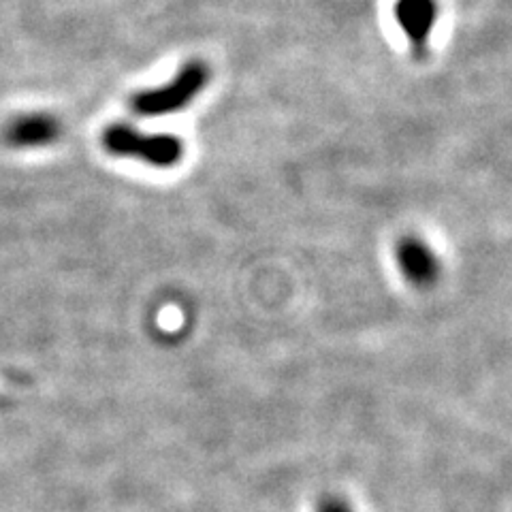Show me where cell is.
Listing matches in <instances>:
<instances>
[{
  "instance_id": "obj_3",
  "label": "cell",
  "mask_w": 512,
  "mask_h": 512,
  "mask_svg": "<svg viewBox=\"0 0 512 512\" xmlns=\"http://www.w3.org/2000/svg\"><path fill=\"white\" fill-rule=\"evenodd\" d=\"M395 265L402 278L414 288H431L442 276L438 252L416 233L399 237L395 244Z\"/></svg>"
},
{
  "instance_id": "obj_4",
  "label": "cell",
  "mask_w": 512,
  "mask_h": 512,
  "mask_svg": "<svg viewBox=\"0 0 512 512\" xmlns=\"http://www.w3.org/2000/svg\"><path fill=\"white\" fill-rule=\"evenodd\" d=\"M397 24L402 26L412 45V56L425 60L429 54V37L438 20L436 0H397Z\"/></svg>"
},
{
  "instance_id": "obj_2",
  "label": "cell",
  "mask_w": 512,
  "mask_h": 512,
  "mask_svg": "<svg viewBox=\"0 0 512 512\" xmlns=\"http://www.w3.org/2000/svg\"><path fill=\"white\" fill-rule=\"evenodd\" d=\"M210 82V69L203 62L192 60L180 69L169 84L143 90L133 96V109L139 116H167L188 107Z\"/></svg>"
},
{
  "instance_id": "obj_1",
  "label": "cell",
  "mask_w": 512,
  "mask_h": 512,
  "mask_svg": "<svg viewBox=\"0 0 512 512\" xmlns=\"http://www.w3.org/2000/svg\"><path fill=\"white\" fill-rule=\"evenodd\" d=\"M103 146L109 154L137 158L141 163L169 169L184 158V143L169 133H141L131 124H111L103 133Z\"/></svg>"
},
{
  "instance_id": "obj_5",
  "label": "cell",
  "mask_w": 512,
  "mask_h": 512,
  "mask_svg": "<svg viewBox=\"0 0 512 512\" xmlns=\"http://www.w3.org/2000/svg\"><path fill=\"white\" fill-rule=\"evenodd\" d=\"M62 126L50 114H24L13 118L5 128V141L11 148H45L60 139Z\"/></svg>"
},
{
  "instance_id": "obj_6",
  "label": "cell",
  "mask_w": 512,
  "mask_h": 512,
  "mask_svg": "<svg viewBox=\"0 0 512 512\" xmlns=\"http://www.w3.org/2000/svg\"><path fill=\"white\" fill-rule=\"evenodd\" d=\"M314 512H355V508L350 506V502L342 495H323V498L318 500Z\"/></svg>"
}]
</instances>
